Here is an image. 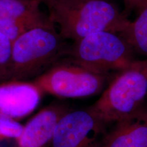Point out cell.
I'll use <instances>...</instances> for the list:
<instances>
[{"mask_svg": "<svg viewBox=\"0 0 147 147\" xmlns=\"http://www.w3.org/2000/svg\"><path fill=\"white\" fill-rule=\"evenodd\" d=\"M65 40L76 41L93 33L122 34L130 23L111 0H41Z\"/></svg>", "mask_w": 147, "mask_h": 147, "instance_id": "6da1fadb", "label": "cell"}, {"mask_svg": "<svg viewBox=\"0 0 147 147\" xmlns=\"http://www.w3.org/2000/svg\"><path fill=\"white\" fill-rule=\"evenodd\" d=\"M65 40L53 23L25 32L12 42L10 80L32 81L65 58Z\"/></svg>", "mask_w": 147, "mask_h": 147, "instance_id": "7a4b0ae2", "label": "cell"}, {"mask_svg": "<svg viewBox=\"0 0 147 147\" xmlns=\"http://www.w3.org/2000/svg\"><path fill=\"white\" fill-rule=\"evenodd\" d=\"M147 95V60H135L119 71L91 108L112 125L143 108Z\"/></svg>", "mask_w": 147, "mask_h": 147, "instance_id": "3957f363", "label": "cell"}, {"mask_svg": "<svg viewBox=\"0 0 147 147\" xmlns=\"http://www.w3.org/2000/svg\"><path fill=\"white\" fill-rule=\"evenodd\" d=\"M135 51L119 34L93 33L69 45L65 59L93 72L108 75L126 68L136 59Z\"/></svg>", "mask_w": 147, "mask_h": 147, "instance_id": "277c9868", "label": "cell"}, {"mask_svg": "<svg viewBox=\"0 0 147 147\" xmlns=\"http://www.w3.org/2000/svg\"><path fill=\"white\" fill-rule=\"evenodd\" d=\"M107 76L63 58L32 82L43 93L62 98H82L102 92Z\"/></svg>", "mask_w": 147, "mask_h": 147, "instance_id": "5b68a950", "label": "cell"}, {"mask_svg": "<svg viewBox=\"0 0 147 147\" xmlns=\"http://www.w3.org/2000/svg\"><path fill=\"white\" fill-rule=\"evenodd\" d=\"M108 129L91 106L71 110L59 121L48 147H98Z\"/></svg>", "mask_w": 147, "mask_h": 147, "instance_id": "8992f818", "label": "cell"}, {"mask_svg": "<svg viewBox=\"0 0 147 147\" xmlns=\"http://www.w3.org/2000/svg\"><path fill=\"white\" fill-rule=\"evenodd\" d=\"M42 92L32 81L8 80L0 83V114L14 119L32 113L41 100Z\"/></svg>", "mask_w": 147, "mask_h": 147, "instance_id": "52a82bcc", "label": "cell"}, {"mask_svg": "<svg viewBox=\"0 0 147 147\" xmlns=\"http://www.w3.org/2000/svg\"><path fill=\"white\" fill-rule=\"evenodd\" d=\"M70 109L65 104L54 103L35 115L24 126L18 138V147H48L59 121Z\"/></svg>", "mask_w": 147, "mask_h": 147, "instance_id": "ba28073f", "label": "cell"}, {"mask_svg": "<svg viewBox=\"0 0 147 147\" xmlns=\"http://www.w3.org/2000/svg\"><path fill=\"white\" fill-rule=\"evenodd\" d=\"M99 147H147V109L113 123Z\"/></svg>", "mask_w": 147, "mask_h": 147, "instance_id": "9c48e42d", "label": "cell"}, {"mask_svg": "<svg viewBox=\"0 0 147 147\" xmlns=\"http://www.w3.org/2000/svg\"><path fill=\"white\" fill-rule=\"evenodd\" d=\"M41 0H0V11L30 27L53 23L40 8Z\"/></svg>", "mask_w": 147, "mask_h": 147, "instance_id": "30bf717a", "label": "cell"}, {"mask_svg": "<svg viewBox=\"0 0 147 147\" xmlns=\"http://www.w3.org/2000/svg\"><path fill=\"white\" fill-rule=\"evenodd\" d=\"M137 10L138 17L130 21L121 35L135 52L147 57V0H144Z\"/></svg>", "mask_w": 147, "mask_h": 147, "instance_id": "8fae6325", "label": "cell"}, {"mask_svg": "<svg viewBox=\"0 0 147 147\" xmlns=\"http://www.w3.org/2000/svg\"><path fill=\"white\" fill-rule=\"evenodd\" d=\"M30 29L26 24L0 11V32L12 42Z\"/></svg>", "mask_w": 147, "mask_h": 147, "instance_id": "7c38bea8", "label": "cell"}, {"mask_svg": "<svg viewBox=\"0 0 147 147\" xmlns=\"http://www.w3.org/2000/svg\"><path fill=\"white\" fill-rule=\"evenodd\" d=\"M12 42L0 32V83L10 80Z\"/></svg>", "mask_w": 147, "mask_h": 147, "instance_id": "4fadbf2b", "label": "cell"}, {"mask_svg": "<svg viewBox=\"0 0 147 147\" xmlns=\"http://www.w3.org/2000/svg\"><path fill=\"white\" fill-rule=\"evenodd\" d=\"M24 126L15 119L0 114V140L2 138L17 139L21 135Z\"/></svg>", "mask_w": 147, "mask_h": 147, "instance_id": "5bb4252c", "label": "cell"}, {"mask_svg": "<svg viewBox=\"0 0 147 147\" xmlns=\"http://www.w3.org/2000/svg\"><path fill=\"white\" fill-rule=\"evenodd\" d=\"M125 11L127 14L131 12L134 10H138L144 0H123Z\"/></svg>", "mask_w": 147, "mask_h": 147, "instance_id": "9a60e30c", "label": "cell"}, {"mask_svg": "<svg viewBox=\"0 0 147 147\" xmlns=\"http://www.w3.org/2000/svg\"><path fill=\"white\" fill-rule=\"evenodd\" d=\"M98 147H99V146H98Z\"/></svg>", "mask_w": 147, "mask_h": 147, "instance_id": "2e32d148", "label": "cell"}]
</instances>
